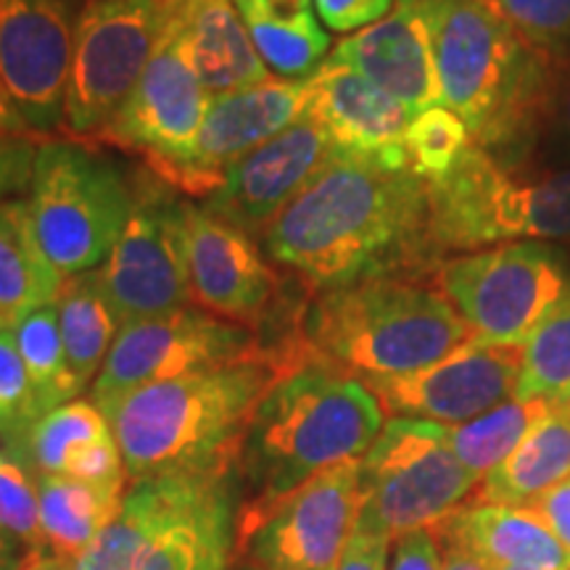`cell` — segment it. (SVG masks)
<instances>
[{
  "mask_svg": "<svg viewBox=\"0 0 570 570\" xmlns=\"http://www.w3.org/2000/svg\"><path fill=\"white\" fill-rule=\"evenodd\" d=\"M265 246L323 291L441 262L428 238L425 183L338 154L273 219Z\"/></svg>",
  "mask_w": 570,
  "mask_h": 570,
  "instance_id": "obj_1",
  "label": "cell"
},
{
  "mask_svg": "<svg viewBox=\"0 0 570 570\" xmlns=\"http://www.w3.org/2000/svg\"><path fill=\"white\" fill-rule=\"evenodd\" d=\"M298 365L291 344L262 346V352L233 365L202 370L132 391L104 412L122 452L132 483L180 473H230L256 404L277 377Z\"/></svg>",
  "mask_w": 570,
  "mask_h": 570,
  "instance_id": "obj_2",
  "label": "cell"
},
{
  "mask_svg": "<svg viewBox=\"0 0 570 570\" xmlns=\"http://www.w3.org/2000/svg\"><path fill=\"white\" fill-rule=\"evenodd\" d=\"M441 104L468 125L470 140L520 159L539 138L552 56L525 46L497 0H417Z\"/></svg>",
  "mask_w": 570,
  "mask_h": 570,
  "instance_id": "obj_3",
  "label": "cell"
},
{
  "mask_svg": "<svg viewBox=\"0 0 570 570\" xmlns=\"http://www.w3.org/2000/svg\"><path fill=\"white\" fill-rule=\"evenodd\" d=\"M381 431L383 407L365 381L323 360L288 370L248 423L238 465L248 499L235 515H256L320 470L362 460Z\"/></svg>",
  "mask_w": 570,
  "mask_h": 570,
  "instance_id": "obj_4",
  "label": "cell"
},
{
  "mask_svg": "<svg viewBox=\"0 0 570 570\" xmlns=\"http://www.w3.org/2000/svg\"><path fill=\"white\" fill-rule=\"evenodd\" d=\"M298 333L317 360L360 377L417 373L473 336L439 291L407 277H375L323 291Z\"/></svg>",
  "mask_w": 570,
  "mask_h": 570,
  "instance_id": "obj_5",
  "label": "cell"
},
{
  "mask_svg": "<svg viewBox=\"0 0 570 570\" xmlns=\"http://www.w3.org/2000/svg\"><path fill=\"white\" fill-rule=\"evenodd\" d=\"M230 473H180L132 483L119 518L77 570H230Z\"/></svg>",
  "mask_w": 570,
  "mask_h": 570,
  "instance_id": "obj_6",
  "label": "cell"
},
{
  "mask_svg": "<svg viewBox=\"0 0 570 570\" xmlns=\"http://www.w3.org/2000/svg\"><path fill=\"white\" fill-rule=\"evenodd\" d=\"M433 254L520 240L570 244V167L523 173L470 142L458 164L425 183Z\"/></svg>",
  "mask_w": 570,
  "mask_h": 570,
  "instance_id": "obj_7",
  "label": "cell"
},
{
  "mask_svg": "<svg viewBox=\"0 0 570 570\" xmlns=\"http://www.w3.org/2000/svg\"><path fill=\"white\" fill-rule=\"evenodd\" d=\"M135 190L111 159L75 146L38 148L30 212L42 252L63 277L104 267L122 238Z\"/></svg>",
  "mask_w": 570,
  "mask_h": 570,
  "instance_id": "obj_8",
  "label": "cell"
},
{
  "mask_svg": "<svg viewBox=\"0 0 570 570\" xmlns=\"http://www.w3.org/2000/svg\"><path fill=\"white\" fill-rule=\"evenodd\" d=\"M362 462V510L356 531L396 544L433 529L473 497L479 479L458 460L444 425L394 417Z\"/></svg>",
  "mask_w": 570,
  "mask_h": 570,
  "instance_id": "obj_9",
  "label": "cell"
},
{
  "mask_svg": "<svg viewBox=\"0 0 570 570\" xmlns=\"http://www.w3.org/2000/svg\"><path fill=\"white\" fill-rule=\"evenodd\" d=\"M436 283L475 338L502 346H523L570 294L566 259L539 240L441 259Z\"/></svg>",
  "mask_w": 570,
  "mask_h": 570,
  "instance_id": "obj_10",
  "label": "cell"
},
{
  "mask_svg": "<svg viewBox=\"0 0 570 570\" xmlns=\"http://www.w3.org/2000/svg\"><path fill=\"white\" fill-rule=\"evenodd\" d=\"M362 462L312 475L256 515H235V560L262 570H338L362 510Z\"/></svg>",
  "mask_w": 570,
  "mask_h": 570,
  "instance_id": "obj_11",
  "label": "cell"
},
{
  "mask_svg": "<svg viewBox=\"0 0 570 570\" xmlns=\"http://www.w3.org/2000/svg\"><path fill=\"white\" fill-rule=\"evenodd\" d=\"M161 35V0H85L63 101L69 135H101L151 61Z\"/></svg>",
  "mask_w": 570,
  "mask_h": 570,
  "instance_id": "obj_12",
  "label": "cell"
},
{
  "mask_svg": "<svg viewBox=\"0 0 570 570\" xmlns=\"http://www.w3.org/2000/svg\"><path fill=\"white\" fill-rule=\"evenodd\" d=\"M256 352H262V344L252 327L190 306L127 323L119 327L101 373L92 381V404L109 412L127 394L151 383L233 365Z\"/></svg>",
  "mask_w": 570,
  "mask_h": 570,
  "instance_id": "obj_13",
  "label": "cell"
},
{
  "mask_svg": "<svg viewBox=\"0 0 570 570\" xmlns=\"http://www.w3.org/2000/svg\"><path fill=\"white\" fill-rule=\"evenodd\" d=\"M185 214L188 204H183L159 177L135 190L122 238L98 269L119 325L173 315L194 302L185 252Z\"/></svg>",
  "mask_w": 570,
  "mask_h": 570,
  "instance_id": "obj_14",
  "label": "cell"
},
{
  "mask_svg": "<svg viewBox=\"0 0 570 570\" xmlns=\"http://www.w3.org/2000/svg\"><path fill=\"white\" fill-rule=\"evenodd\" d=\"M520 365L523 346L489 344L470 336L444 360L417 373L365 383L389 415L460 425L515 396Z\"/></svg>",
  "mask_w": 570,
  "mask_h": 570,
  "instance_id": "obj_15",
  "label": "cell"
},
{
  "mask_svg": "<svg viewBox=\"0 0 570 570\" xmlns=\"http://www.w3.org/2000/svg\"><path fill=\"white\" fill-rule=\"evenodd\" d=\"M306 98H309V77L265 80L252 88L214 96L188 156L151 167L154 175L169 188L209 198L223 185L225 173L235 161L288 130L302 117Z\"/></svg>",
  "mask_w": 570,
  "mask_h": 570,
  "instance_id": "obj_16",
  "label": "cell"
},
{
  "mask_svg": "<svg viewBox=\"0 0 570 570\" xmlns=\"http://www.w3.org/2000/svg\"><path fill=\"white\" fill-rule=\"evenodd\" d=\"M71 51L69 0H0V80L35 132L63 125Z\"/></svg>",
  "mask_w": 570,
  "mask_h": 570,
  "instance_id": "obj_17",
  "label": "cell"
},
{
  "mask_svg": "<svg viewBox=\"0 0 570 570\" xmlns=\"http://www.w3.org/2000/svg\"><path fill=\"white\" fill-rule=\"evenodd\" d=\"M333 156L336 148L323 127L302 114L288 130L235 161L206 198V209L240 230L262 233Z\"/></svg>",
  "mask_w": 570,
  "mask_h": 570,
  "instance_id": "obj_18",
  "label": "cell"
},
{
  "mask_svg": "<svg viewBox=\"0 0 570 570\" xmlns=\"http://www.w3.org/2000/svg\"><path fill=\"white\" fill-rule=\"evenodd\" d=\"M209 109V92L196 80L173 40L159 35L151 61L130 98L104 127L101 138L146 156L159 167L188 156Z\"/></svg>",
  "mask_w": 570,
  "mask_h": 570,
  "instance_id": "obj_19",
  "label": "cell"
},
{
  "mask_svg": "<svg viewBox=\"0 0 570 570\" xmlns=\"http://www.w3.org/2000/svg\"><path fill=\"white\" fill-rule=\"evenodd\" d=\"M185 252L190 296L198 306L246 327L265 320L277 294V275L252 235L206 206L188 204Z\"/></svg>",
  "mask_w": 570,
  "mask_h": 570,
  "instance_id": "obj_20",
  "label": "cell"
},
{
  "mask_svg": "<svg viewBox=\"0 0 570 570\" xmlns=\"http://www.w3.org/2000/svg\"><path fill=\"white\" fill-rule=\"evenodd\" d=\"M304 114L323 127L338 156L377 164L391 173L407 169L404 135L412 122L410 111L331 56L309 77Z\"/></svg>",
  "mask_w": 570,
  "mask_h": 570,
  "instance_id": "obj_21",
  "label": "cell"
},
{
  "mask_svg": "<svg viewBox=\"0 0 570 570\" xmlns=\"http://www.w3.org/2000/svg\"><path fill=\"white\" fill-rule=\"evenodd\" d=\"M331 59L389 92L410 117L444 106L417 0H396L389 17L341 40Z\"/></svg>",
  "mask_w": 570,
  "mask_h": 570,
  "instance_id": "obj_22",
  "label": "cell"
},
{
  "mask_svg": "<svg viewBox=\"0 0 570 570\" xmlns=\"http://www.w3.org/2000/svg\"><path fill=\"white\" fill-rule=\"evenodd\" d=\"M161 35L209 96L269 80L233 0H161Z\"/></svg>",
  "mask_w": 570,
  "mask_h": 570,
  "instance_id": "obj_23",
  "label": "cell"
},
{
  "mask_svg": "<svg viewBox=\"0 0 570 570\" xmlns=\"http://www.w3.org/2000/svg\"><path fill=\"white\" fill-rule=\"evenodd\" d=\"M439 547H452L497 568L570 570V552L529 504L465 502L431 529Z\"/></svg>",
  "mask_w": 570,
  "mask_h": 570,
  "instance_id": "obj_24",
  "label": "cell"
},
{
  "mask_svg": "<svg viewBox=\"0 0 570 570\" xmlns=\"http://www.w3.org/2000/svg\"><path fill=\"white\" fill-rule=\"evenodd\" d=\"M63 281L42 252L30 204H0V333H13L35 309L53 304Z\"/></svg>",
  "mask_w": 570,
  "mask_h": 570,
  "instance_id": "obj_25",
  "label": "cell"
},
{
  "mask_svg": "<svg viewBox=\"0 0 570 570\" xmlns=\"http://www.w3.org/2000/svg\"><path fill=\"white\" fill-rule=\"evenodd\" d=\"M570 479V404H558L473 491V504L523 508Z\"/></svg>",
  "mask_w": 570,
  "mask_h": 570,
  "instance_id": "obj_26",
  "label": "cell"
},
{
  "mask_svg": "<svg viewBox=\"0 0 570 570\" xmlns=\"http://www.w3.org/2000/svg\"><path fill=\"white\" fill-rule=\"evenodd\" d=\"M256 53L277 75L306 80L331 53L327 35L312 11V0H233Z\"/></svg>",
  "mask_w": 570,
  "mask_h": 570,
  "instance_id": "obj_27",
  "label": "cell"
},
{
  "mask_svg": "<svg viewBox=\"0 0 570 570\" xmlns=\"http://www.w3.org/2000/svg\"><path fill=\"white\" fill-rule=\"evenodd\" d=\"M38 489L48 552L75 562L119 518L125 504V487H104L71 475H40Z\"/></svg>",
  "mask_w": 570,
  "mask_h": 570,
  "instance_id": "obj_28",
  "label": "cell"
},
{
  "mask_svg": "<svg viewBox=\"0 0 570 570\" xmlns=\"http://www.w3.org/2000/svg\"><path fill=\"white\" fill-rule=\"evenodd\" d=\"M56 309L69 367L85 391L96 373H101L122 327L104 294L98 269L67 277L56 296Z\"/></svg>",
  "mask_w": 570,
  "mask_h": 570,
  "instance_id": "obj_29",
  "label": "cell"
},
{
  "mask_svg": "<svg viewBox=\"0 0 570 570\" xmlns=\"http://www.w3.org/2000/svg\"><path fill=\"white\" fill-rule=\"evenodd\" d=\"M554 407L558 404L547 399L512 396L499 407L483 412L481 417L460 425H444V439L462 465L481 483Z\"/></svg>",
  "mask_w": 570,
  "mask_h": 570,
  "instance_id": "obj_30",
  "label": "cell"
},
{
  "mask_svg": "<svg viewBox=\"0 0 570 570\" xmlns=\"http://www.w3.org/2000/svg\"><path fill=\"white\" fill-rule=\"evenodd\" d=\"M13 338H17L19 354L30 373L42 415L61 404L75 402V396L82 394V386L69 367L67 348H63L56 302L40 306L30 317L21 320V325L13 331Z\"/></svg>",
  "mask_w": 570,
  "mask_h": 570,
  "instance_id": "obj_31",
  "label": "cell"
},
{
  "mask_svg": "<svg viewBox=\"0 0 570 570\" xmlns=\"http://www.w3.org/2000/svg\"><path fill=\"white\" fill-rule=\"evenodd\" d=\"M106 433H111V425L104 412L92 402L75 399V402L61 404L42 415L32 425L17 458L38 470L40 475H63L77 449L106 436Z\"/></svg>",
  "mask_w": 570,
  "mask_h": 570,
  "instance_id": "obj_32",
  "label": "cell"
},
{
  "mask_svg": "<svg viewBox=\"0 0 570 570\" xmlns=\"http://www.w3.org/2000/svg\"><path fill=\"white\" fill-rule=\"evenodd\" d=\"M515 396L570 404V294L523 344Z\"/></svg>",
  "mask_w": 570,
  "mask_h": 570,
  "instance_id": "obj_33",
  "label": "cell"
},
{
  "mask_svg": "<svg viewBox=\"0 0 570 570\" xmlns=\"http://www.w3.org/2000/svg\"><path fill=\"white\" fill-rule=\"evenodd\" d=\"M468 125L446 106L428 109L412 117L404 135L407 169L417 180L433 183L444 177L458 164L470 146Z\"/></svg>",
  "mask_w": 570,
  "mask_h": 570,
  "instance_id": "obj_34",
  "label": "cell"
},
{
  "mask_svg": "<svg viewBox=\"0 0 570 570\" xmlns=\"http://www.w3.org/2000/svg\"><path fill=\"white\" fill-rule=\"evenodd\" d=\"M42 417L38 394L21 360L13 333H0V439L17 454Z\"/></svg>",
  "mask_w": 570,
  "mask_h": 570,
  "instance_id": "obj_35",
  "label": "cell"
},
{
  "mask_svg": "<svg viewBox=\"0 0 570 570\" xmlns=\"http://www.w3.org/2000/svg\"><path fill=\"white\" fill-rule=\"evenodd\" d=\"M30 470L9 449H0V529L24 541L32 552H48L40 525V489Z\"/></svg>",
  "mask_w": 570,
  "mask_h": 570,
  "instance_id": "obj_36",
  "label": "cell"
},
{
  "mask_svg": "<svg viewBox=\"0 0 570 570\" xmlns=\"http://www.w3.org/2000/svg\"><path fill=\"white\" fill-rule=\"evenodd\" d=\"M497 6L525 46L552 59H568L570 0H497Z\"/></svg>",
  "mask_w": 570,
  "mask_h": 570,
  "instance_id": "obj_37",
  "label": "cell"
},
{
  "mask_svg": "<svg viewBox=\"0 0 570 570\" xmlns=\"http://www.w3.org/2000/svg\"><path fill=\"white\" fill-rule=\"evenodd\" d=\"M539 138L550 140L560 159L570 161V56L554 59L544 111H541Z\"/></svg>",
  "mask_w": 570,
  "mask_h": 570,
  "instance_id": "obj_38",
  "label": "cell"
},
{
  "mask_svg": "<svg viewBox=\"0 0 570 570\" xmlns=\"http://www.w3.org/2000/svg\"><path fill=\"white\" fill-rule=\"evenodd\" d=\"M63 475L88 483H104V487H125L127 468L114 433H106V436L77 449Z\"/></svg>",
  "mask_w": 570,
  "mask_h": 570,
  "instance_id": "obj_39",
  "label": "cell"
},
{
  "mask_svg": "<svg viewBox=\"0 0 570 570\" xmlns=\"http://www.w3.org/2000/svg\"><path fill=\"white\" fill-rule=\"evenodd\" d=\"M396 0H315V11L331 32H360L389 17Z\"/></svg>",
  "mask_w": 570,
  "mask_h": 570,
  "instance_id": "obj_40",
  "label": "cell"
},
{
  "mask_svg": "<svg viewBox=\"0 0 570 570\" xmlns=\"http://www.w3.org/2000/svg\"><path fill=\"white\" fill-rule=\"evenodd\" d=\"M38 146L32 138H3L0 135V204L30 188Z\"/></svg>",
  "mask_w": 570,
  "mask_h": 570,
  "instance_id": "obj_41",
  "label": "cell"
},
{
  "mask_svg": "<svg viewBox=\"0 0 570 570\" xmlns=\"http://www.w3.org/2000/svg\"><path fill=\"white\" fill-rule=\"evenodd\" d=\"M389 570H441V550L431 529L399 539Z\"/></svg>",
  "mask_w": 570,
  "mask_h": 570,
  "instance_id": "obj_42",
  "label": "cell"
},
{
  "mask_svg": "<svg viewBox=\"0 0 570 570\" xmlns=\"http://www.w3.org/2000/svg\"><path fill=\"white\" fill-rule=\"evenodd\" d=\"M529 508L539 512V518L544 520L547 529H550L554 533V539L570 552V479L533 499Z\"/></svg>",
  "mask_w": 570,
  "mask_h": 570,
  "instance_id": "obj_43",
  "label": "cell"
},
{
  "mask_svg": "<svg viewBox=\"0 0 570 570\" xmlns=\"http://www.w3.org/2000/svg\"><path fill=\"white\" fill-rule=\"evenodd\" d=\"M389 550L391 541L354 529V537L348 539L338 570H386Z\"/></svg>",
  "mask_w": 570,
  "mask_h": 570,
  "instance_id": "obj_44",
  "label": "cell"
},
{
  "mask_svg": "<svg viewBox=\"0 0 570 570\" xmlns=\"http://www.w3.org/2000/svg\"><path fill=\"white\" fill-rule=\"evenodd\" d=\"M0 135L3 138H32L35 130L21 117L17 104L11 101L9 90H6L3 80H0Z\"/></svg>",
  "mask_w": 570,
  "mask_h": 570,
  "instance_id": "obj_45",
  "label": "cell"
},
{
  "mask_svg": "<svg viewBox=\"0 0 570 570\" xmlns=\"http://www.w3.org/2000/svg\"><path fill=\"white\" fill-rule=\"evenodd\" d=\"M32 554L35 552L24 544V541L17 539L6 529H0V570H19Z\"/></svg>",
  "mask_w": 570,
  "mask_h": 570,
  "instance_id": "obj_46",
  "label": "cell"
},
{
  "mask_svg": "<svg viewBox=\"0 0 570 570\" xmlns=\"http://www.w3.org/2000/svg\"><path fill=\"white\" fill-rule=\"evenodd\" d=\"M441 550V570H491L481 560L470 558V554L452 550V547H439Z\"/></svg>",
  "mask_w": 570,
  "mask_h": 570,
  "instance_id": "obj_47",
  "label": "cell"
},
{
  "mask_svg": "<svg viewBox=\"0 0 570 570\" xmlns=\"http://www.w3.org/2000/svg\"><path fill=\"white\" fill-rule=\"evenodd\" d=\"M19 570H77V562L53 552H35Z\"/></svg>",
  "mask_w": 570,
  "mask_h": 570,
  "instance_id": "obj_48",
  "label": "cell"
},
{
  "mask_svg": "<svg viewBox=\"0 0 570 570\" xmlns=\"http://www.w3.org/2000/svg\"><path fill=\"white\" fill-rule=\"evenodd\" d=\"M230 570H262V568H256V566H252V562H246V560H235L233 566H230Z\"/></svg>",
  "mask_w": 570,
  "mask_h": 570,
  "instance_id": "obj_49",
  "label": "cell"
},
{
  "mask_svg": "<svg viewBox=\"0 0 570 570\" xmlns=\"http://www.w3.org/2000/svg\"><path fill=\"white\" fill-rule=\"evenodd\" d=\"M497 570H529V568H497Z\"/></svg>",
  "mask_w": 570,
  "mask_h": 570,
  "instance_id": "obj_50",
  "label": "cell"
}]
</instances>
